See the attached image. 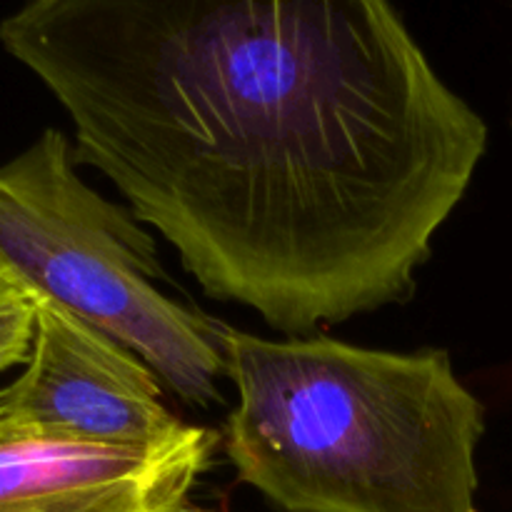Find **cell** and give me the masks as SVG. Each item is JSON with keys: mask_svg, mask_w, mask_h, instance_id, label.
I'll return each mask as SVG.
<instances>
[{"mask_svg": "<svg viewBox=\"0 0 512 512\" xmlns=\"http://www.w3.org/2000/svg\"><path fill=\"white\" fill-rule=\"evenodd\" d=\"M218 435L185 425L158 448H105L0 430V512H175Z\"/></svg>", "mask_w": 512, "mask_h": 512, "instance_id": "5b68a950", "label": "cell"}, {"mask_svg": "<svg viewBox=\"0 0 512 512\" xmlns=\"http://www.w3.org/2000/svg\"><path fill=\"white\" fill-rule=\"evenodd\" d=\"M175 512H210V510H203V508H193V505H188V503H185V505H180V508L175 510Z\"/></svg>", "mask_w": 512, "mask_h": 512, "instance_id": "52a82bcc", "label": "cell"}, {"mask_svg": "<svg viewBox=\"0 0 512 512\" xmlns=\"http://www.w3.org/2000/svg\"><path fill=\"white\" fill-rule=\"evenodd\" d=\"M5 425V403H3V390H0V430Z\"/></svg>", "mask_w": 512, "mask_h": 512, "instance_id": "ba28073f", "label": "cell"}, {"mask_svg": "<svg viewBox=\"0 0 512 512\" xmlns=\"http://www.w3.org/2000/svg\"><path fill=\"white\" fill-rule=\"evenodd\" d=\"M38 328V303L0 273V373L28 363Z\"/></svg>", "mask_w": 512, "mask_h": 512, "instance_id": "8992f818", "label": "cell"}, {"mask_svg": "<svg viewBox=\"0 0 512 512\" xmlns=\"http://www.w3.org/2000/svg\"><path fill=\"white\" fill-rule=\"evenodd\" d=\"M225 358L238 390L225 453L283 510L480 512L485 410L448 353L230 330Z\"/></svg>", "mask_w": 512, "mask_h": 512, "instance_id": "7a4b0ae2", "label": "cell"}, {"mask_svg": "<svg viewBox=\"0 0 512 512\" xmlns=\"http://www.w3.org/2000/svg\"><path fill=\"white\" fill-rule=\"evenodd\" d=\"M35 303L33 353L3 388L5 430L105 448H158L183 433L143 358L60 305Z\"/></svg>", "mask_w": 512, "mask_h": 512, "instance_id": "277c9868", "label": "cell"}, {"mask_svg": "<svg viewBox=\"0 0 512 512\" xmlns=\"http://www.w3.org/2000/svg\"><path fill=\"white\" fill-rule=\"evenodd\" d=\"M60 130L0 165V273L133 350L185 403H223L230 328L163 293L158 243L75 173Z\"/></svg>", "mask_w": 512, "mask_h": 512, "instance_id": "3957f363", "label": "cell"}, {"mask_svg": "<svg viewBox=\"0 0 512 512\" xmlns=\"http://www.w3.org/2000/svg\"><path fill=\"white\" fill-rule=\"evenodd\" d=\"M0 45L205 293L285 335L405 303L488 148L395 0H28Z\"/></svg>", "mask_w": 512, "mask_h": 512, "instance_id": "6da1fadb", "label": "cell"}]
</instances>
